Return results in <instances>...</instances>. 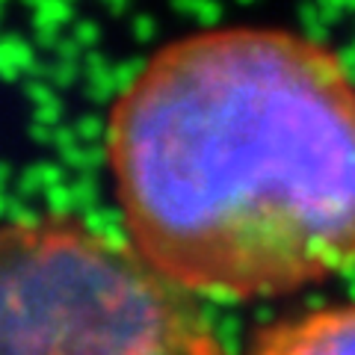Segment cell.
<instances>
[{"label":"cell","mask_w":355,"mask_h":355,"mask_svg":"<svg viewBox=\"0 0 355 355\" xmlns=\"http://www.w3.org/2000/svg\"><path fill=\"white\" fill-rule=\"evenodd\" d=\"M128 246L207 299H266L355 263V83L326 44L216 27L151 53L107 121Z\"/></svg>","instance_id":"cell-1"},{"label":"cell","mask_w":355,"mask_h":355,"mask_svg":"<svg viewBox=\"0 0 355 355\" xmlns=\"http://www.w3.org/2000/svg\"><path fill=\"white\" fill-rule=\"evenodd\" d=\"M0 355H228L198 296L89 222H0Z\"/></svg>","instance_id":"cell-2"},{"label":"cell","mask_w":355,"mask_h":355,"mask_svg":"<svg viewBox=\"0 0 355 355\" xmlns=\"http://www.w3.org/2000/svg\"><path fill=\"white\" fill-rule=\"evenodd\" d=\"M249 355H355V305H329L261 329Z\"/></svg>","instance_id":"cell-3"}]
</instances>
